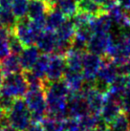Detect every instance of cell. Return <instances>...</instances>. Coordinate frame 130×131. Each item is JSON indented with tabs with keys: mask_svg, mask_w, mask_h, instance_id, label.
<instances>
[{
	"mask_svg": "<svg viewBox=\"0 0 130 131\" xmlns=\"http://www.w3.org/2000/svg\"><path fill=\"white\" fill-rule=\"evenodd\" d=\"M9 124L17 131H24L32 124V113L25 100L15 99L11 110L6 114Z\"/></svg>",
	"mask_w": 130,
	"mask_h": 131,
	"instance_id": "obj_1",
	"label": "cell"
},
{
	"mask_svg": "<svg viewBox=\"0 0 130 131\" xmlns=\"http://www.w3.org/2000/svg\"><path fill=\"white\" fill-rule=\"evenodd\" d=\"M28 108L32 113V123H41L47 116V102L44 89H29L24 97Z\"/></svg>",
	"mask_w": 130,
	"mask_h": 131,
	"instance_id": "obj_2",
	"label": "cell"
},
{
	"mask_svg": "<svg viewBox=\"0 0 130 131\" xmlns=\"http://www.w3.org/2000/svg\"><path fill=\"white\" fill-rule=\"evenodd\" d=\"M119 76L118 66L107 56L101 57V64L98 71L95 80V88L99 91L105 93L108 91L109 85Z\"/></svg>",
	"mask_w": 130,
	"mask_h": 131,
	"instance_id": "obj_3",
	"label": "cell"
},
{
	"mask_svg": "<svg viewBox=\"0 0 130 131\" xmlns=\"http://www.w3.org/2000/svg\"><path fill=\"white\" fill-rule=\"evenodd\" d=\"M29 90V85L27 83L23 73H16L4 77L3 84L0 88L1 95L8 96L14 99L23 98Z\"/></svg>",
	"mask_w": 130,
	"mask_h": 131,
	"instance_id": "obj_4",
	"label": "cell"
},
{
	"mask_svg": "<svg viewBox=\"0 0 130 131\" xmlns=\"http://www.w3.org/2000/svg\"><path fill=\"white\" fill-rule=\"evenodd\" d=\"M88 113H90V111L84 95L81 92H72L69 96L67 103L68 117L79 119Z\"/></svg>",
	"mask_w": 130,
	"mask_h": 131,
	"instance_id": "obj_5",
	"label": "cell"
},
{
	"mask_svg": "<svg viewBox=\"0 0 130 131\" xmlns=\"http://www.w3.org/2000/svg\"><path fill=\"white\" fill-rule=\"evenodd\" d=\"M66 69H67V65H66L64 57L53 54L50 57V60L48 64L46 80L50 82L62 80Z\"/></svg>",
	"mask_w": 130,
	"mask_h": 131,
	"instance_id": "obj_6",
	"label": "cell"
},
{
	"mask_svg": "<svg viewBox=\"0 0 130 131\" xmlns=\"http://www.w3.org/2000/svg\"><path fill=\"white\" fill-rule=\"evenodd\" d=\"M101 64V57L90 52H85L82 61V74L85 81H95Z\"/></svg>",
	"mask_w": 130,
	"mask_h": 131,
	"instance_id": "obj_7",
	"label": "cell"
},
{
	"mask_svg": "<svg viewBox=\"0 0 130 131\" xmlns=\"http://www.w3.org/2000/svg\"><path fill=\"white\" fill-rule=\"evenodd\" d=\"M81 93L85 97L90 113L101 115V109L104 104L105 94L99 91L95 87H83Z\"/></svg>",
	"mask_w": 130,
	"mask_h": 131,
	"instance_id": "obj_8",
	"label": "cell"
},
{
	"mask_svg": "<svg viewBox=\"0 0 130 131\" xmlns=\"http://www.w3.org/2000/svg\"><path fill=\"white\" fill-rule=\"evenodd\" d=\"M112 41L110 34H93V36L88 41L87 52L93 53L95 55L102 56L105 55L106 50Z\"/></svg>",
	"mask_w": 130,
	"mask_h": 131,
	"instance_id": "obj_9",
	"label": "cell"
},
{
	"mask_svg": "<svg viewBox=\"0 0 130 131\" xmlns=\"http://www.w3.org/2000/svg\"><path fill=\"white\" fill-rule=\"evenodd\" d=\"M55 8L48 0H31L27 16L34 21L45 20L48 13Z\"/></svg>",
	"mask_w": 130,
	"mask_h": 131,
	"instance_id": "obj_10",
	"label": "cell"
},
{
	"mask_svg": "<svg viewBox=\"0 0 130 131\" xmlns=\"http://www.w3.org/2000/svg\"><path fill=\"white\" fill-rule=\"evenodd\" d=\"M36 45L42 54H54L58 45V36L56 32L45 29L38 37Z\"/></svg>",
	"mask_w": 130,
	"mask_h": 131,
	"instance_id": "obj_11",
	"label": "cell"
},
{
	"mask_svg": "<svg viewBox=\"0 0 130 131\" xmlns=\"http://www.w3.org/2000/svg\"><path fill=\"white\" fill-rule=\"evenodd\" d=\"M123 111L121 102L105 96L104 104L101 109V117L107 124H111Z\"/></svg>",
	"mask_w": 130,
	"mask_h": 131,
	"instance_id": "obj_12",
	"label": "cell"
},
{
	"mask_svg": "<svg viewBox=\"0 0 130 131\" xmlns=\"http://www.w3.org/2000/svg\"><path fill=\"white\" fill-rule=\"evenodd\" d=\"M39 57L40 50L37 48V46L32 45L29 47H25L23 52L19 55V60H20L22 70L23 71L32 70Z\"/></svg>",
	"mask_w": 130,
	"mask_h": 131,
	"instance_id": "obj_13",
	"label": "cell"
},
{
	"mask_svg": "<svg viewBox=\"0 0 130 131\" xmlns=\"http://www.w3.org/2000/svg\"><path fill=\"white\" fill-rule=\"evenodd\" d=\"M63 80H65V82L67 83L72 92H81L85 83V79L82 72L73 71L68 68L65 71Z\"/></svg>",
	"mask_w": 130,
	"mask_h": 131,
	"instance_id": "obj_14",
	"label": "cell"
},
{
	"mask_svg": "<svg viewBox=\"0 0 130 131\" xmlns=\"http://www.w3.org/2000/svg\"><path fill=\"white\" fill-rule=\"evenodd\" d=\"M112 23L113 20L108 14H101L92 19L89 27L93 34H108Z\"/></svg>",
	"mask_w": 130,
	"mask_h": 131,
	"instance_id": "obj_15",
	"label": "cell"
},
{
	"mask_svg": "<svg viewBox=\"0 0 130 131\" xmlns=\"http://www.w3.org/2000/svg\"><path fill=\"white\" fill-rule=\"evenodd\" d=\"M0 71L4 75V77L20 73L22 71V67L19 60V56L12 54L2 59L0 61Z\"/></svg>",
	"mask_w": 130,
	"mask_h": 131,
	"instance_id": "obj_16",
	"label": "cell"
},
{
	"mask_svg": "<svg viewBox=\"0 0 130 131\" xmlns=\"http://www.w3.org/2000/svg\"><path fill=\"white\" fill-rule=\"evenodd\" d=\"M85 52L78 51L75 49H71L64 56L67 68L73 71H80L82 72V61L83 56Z\"/></svg>",
	"mask_w": 130,
	"mask_h": 131,
	"instance_id": "obj_17",
	"label": "cell"
},
{
	"mask_svg": "<svg viewBox=\"0 0 130 131\" xmlns=\"http://www.w3.org/2000/svg\"><path fill=\"white\" fill-rule=\"evenodd\" d=\"M76 31L77 28L72 19H66V21L56 31L58 40L72 43L73 38L76 35Z\"/></svg>",
	"mask_w": 130,
	"mask_h": 131,
	"instance_id": "obj_18",
	"label": "cell"
},
{
	"mask_svg": "<svg viewBox=\"0 0 130 131\" xmlns=\"http://www.w3.org/2000/svg\"><path fill=\"white\" fill-rule=\"evenodd\" d=\"M65 21H66V16L58 9L55 8L48 13L46 16V28L45 29L56 32Z\"/></svg>",
	"mask_w": 130,
	"mask_h": 131,
	"instance_id": "obj_19",
	"label": "cell"
},
{
	"mask_svg": "<svg viewBox=\"0 0 130 131\" xmlns=\"http://www.w3.org/2000/svg\"><path fill=\"white\" fill-rule=\"evenodd\" d=\"M56 8L69 18H72L79 13V5L76 0H60L56 4Z\"/></svg>",
	"mask_w": 130,
	"mask_h": 131,
	"instance_id": "obj_20",
	"label": "cell"
},
{
	"mask_svg": "<svg viewBox=\"0 0 130 131\" xmlns=\"http://www.w3.org/2000/svg\"><path fill=\"white\" fill-rule=\"evenodd\" d=\"M78 5H79V11L87 13L93 16H98L101 14H105L103 13L101 5L92 0H80L78 2Z\"/></svg>",
	"mask_w": 130,
	"mask_h": 131,
	"instance_id": "obj_21",
	"label": "cell"
},
{
	"mask_svg": "<svg viewBox=\"0 0 130 131\" xmlns=\"http://www.w3.org/2000/svg\"><path fill=\"white\" fill-rule=\"evenodd\" d=\"M109 131H130L129 117L125 113H121L119 116L108 124Z\"/></svg>",
	"mask_w": 130,
	"mask_h": 131,
	"instance_id": "obj_22",
	"label": "cell"
},
{
	"mask_svg": "<svg viewBox=\"0 0 130 131\" xmlns=\"http://www.w3.org/2000/svg\"><path fill=\"white\" fill-rule=\"evenodd\" d=\"M101 119V115H96L92 113H88L86 115L79 118L80 131H88L90 129H93L98 125Z\"/></svg>",
	"mask_w": 130,
	"mask_h": 131,
	"instance_id": "obj_23",
	"label": "cell"
},
{
	"mask_svg": "<svg viewBox=\"0 0 130 131\" xmlns=\"http://www.w3.org/2000/svg\"><path fill=\"white\" fill-rule=\"evenodd\" d=\"M49 60H50L49 55H47V54L40 55L39 58L37 59V61L36 62V64L34 65L31 71L41 79H46V72H47Z\"/></svg>",
	"mask_w": 130,
	"mask_h": 131,
	"instance_id": "obj_24",
	"label": "cell"
},
{
	"mask_svg": "<svg viewBox=\"0 0 130 131\" xmlns=\"http://www.w3.org/2000/svg\"><path fill=\"white\" fill-rule=\"evenodd\" d=\"M30 0H13L11 10L17 19L24 18L28 15Z\"/></svg>",
	"mask_w": 130,
	"mask_h": 131,
	"instance_id": "obj_25",
	"label": "cell"
},
{
	"mask_svg": "<svg viewBox=\"0 0 130 131\" xmlns=\"http://www.w3.org/2000/svg\"><path fill=\"white\" fill-rule=\"evenodd\" d=\"M41 125L44 131H64L63 121L56 119L54 117L46 116L41 121Z\"/></svg>",
	"mask_w": 130,
	"mask_h": 131,
	"instance_id": "obj_26",
	"label": "cell"
},
{
	"mask_svg": "<svg viewBox=\"0 0 130 131\" xmlns=\"http://www.w3.org/2000/svg\"><path fill=\"white\" fill-rule=\"evenodd\" d=\"M18 19L15 17L14 13L11 9H2L1 12V19H0V26L6 27L8 29L14 31V28L17 23Z\"/></svg>",
	"mask_w": 130,
	"mask_h": 131,
	"instance_id": "obj_27",
	"label": "cell"
},
{
	"mask_svg": "<svg viewBox=\"0 0 130 131\" xmlns=\"http://www.w3.org/2000/svg\"><path fill=\"white\" fill-rule=\"evenodd\" d=\"M95 16L89 15L87 13L84 12L79 11V13L76 15H74L72 18L74 24L76 26V28H81V27H85V26H89L90 22L92 21V19L94 18Z\"/></svg>",
	"mask_w": 130,
	"mask_h": 131,
	"instance_id": "obj_28",
	"label": "cell"
},
{
	"mask_svg": "<svg viewBox=\"0 0 130 131\" xmlns=\"http://www.w3.org/2000/svg\"><path fill=\"white\" fill-rule=\"evenodd\" d=\"M8 41H9V45H10L11 53L12 54H14V55L19 56L22 52H23V50L25 49L24 44L19 40V38L15 35V33L12 34V36L10 37V38H9Z\"/></svg>",
	"mask_w": 130,
	"mask_h": 131,
	"instance_id": "obj_29",
	"label": "cell"
},
{
	"mask_svg": "<svg viewBox=\"0 0 130 131\" xmlns=\"http://www.w3.org/2000/svg\"><path fill=\"white\" fill-rule=\"evenodd\" d=\"M63 129L64 131H80L79 119L73 117L66 118L63 120Z\"/></svg>",
	"mask_w": 130,
	"mask_h": 131,
	"instance_id": "obj_30",
	"label": "cell"
},
{
	"mask_svg": "<svg viewBox=\"0 0 130 131\" xmlns=\"http://www.w3.org/2000/svg\"><path fill=\"white\" fill-rule=\"evenodd\" d=\"M122 108L123 113L130 116V86L124 91L122 97Z\"/></svg>",
	"mask_w": 130,
	"mask_h": 131,
	"instance_id": "obj_31",
	"label": "cell"
},
{
	"mask_svg": "<svg viewBox=\"0 0 130 131\" xmlns=\"http://www.w3.org/2000/svg\"><path fill=\"white\" fill-rule=\"evenodd\" d=\"M15 99L11 98V97H8V96H4L1 95V98H0V107L1 109L3 110L4 112L7 114L11 108L13 107V104L15 102Z\"/></svg>",
	"mask_w": 130,
	"mask_h": 131,
	"instance_id": "obj_32",
	"label": "cell"
},
{
	"mask_svg": "<svg viewBox=\"0 0 130 131\" xmlns=\"http://www.w3.org/2000/svg\"><path fill=\"white\" fill-rule=\"evenodd\" d=\"M10 55H11V49L9 41L0 38V61Z\"/></svg>",
	"mask_w": 130,
	"mask_h": 131,
	"instance_id": "obj_33",
	"label": "cell"
},
{
	"mask_svg": "<svg viewBox=\"0 0 130 131\" xmlns=\"http://www.w3.org/2000/svg\"><path fill=\"white\" fill-rule=\"evenodd\" d=\"M118 70H119V75L130 77V58L123 65L118 66Z\"/></svg>",
	"mask_w": 130,
	"mask_h": 131,
	"instance_id": "obj_34",
	"label": "cell"
},
{
	"mask_svg": "<svg viewBox=\"0 0 130 131\" xmlns=\"http://www.w3.org/2000/svg\"><path fill=\"white\" fill-rule=\"evenodd\" d=\"M24 131H44L40 123H32L29 127Z\"/></svg>",
	"mask_w": 130,
	"mask_h": 131,
	"instance_id": "obj_35",
	"label": "cell"
},
{
	"mask_svg": "<svg viewBox=\"0 0 130 131\" xmlns=\"http://www.w3.org/2000/svg\"><path fill=\"white\" fill-rule=\"evenodd\" d=\"M117 2L125 11L130 12V0H117Z\"/></svg>",
	"mask_w": 130,
	"mask_h": 131,
	"instance_id": "obj_36",
	"label": "cell"
},
{
	"mask_svg": "<svg viewBox=\"0 0 130 131\" xmlns=\"http://www.w3.org/2000/svg\"><path fill=\"white\" fill-rule=\"evenodd\" d=\"M13 0H0L1 9H11Z\"/></svg>",
	"mask_w": 130,
	"mask_h": 131,
	"instance_id": "obj_37",
	"label": "cell"
},
{
	"mask_svg": "<svg viewBox=\"0 0 130 131\" xmlns=\"http://www.w3.org/2000/svg\"><path fill=\"white\" fill-rule=\"evenodd\" d=\"M2 131H17V130H16L15 128L13 127L11 124H9V122H7V123L3 125V127H2Z\"/></svg>",
	"mask_w": 130,
	"mask_h": 131,
	"instance_id": "obj_38",
	"label": "cell"
},
{
	"mask_svg": "<svg viewBox=\"0 0 130 131\" xmlns=\"http://www.w3.org/2000/svg\"><path fill=\"white\" fill-rule=\"evenodd\" d=\"M8 122V119H7V116L5 115L4 117H1L0 118V131H2V127H3V125L6 123Z\"/></svg>",
	"mask_w": 130,
	"mask_h": 131,
	"instance_id": "obj_39",
	"label": "cell"
},
{
	"mask_svg": "<svg viewBox=\"0 0 130 131\" xmlns=\"http://www.w3.org/2000/svg\"><path fill=\"white\" fill-rule=\"evenodd\" d=\"M3 80H4V75L1 73V71H0V88H1L2 84H3Z\"/></svg>",
	"mask_w": 130,
	"mask_h": 131,
	"instance_id": "obj_40",
	"label": "cell"
},
{
	"mask_svg": "<svg viewBox=\"0 0 130 131\" xmlns=\"http://www.w3.org/2000/svg\"><path fill=\"white\" fill-rule=\"evenodd\" d=\"M48 1H49V2H50L51 4H53L55 7H56V4L58 3V2H59L60 0H48Z\"/></svg>",
	"mask_w": 130,
	"mask_h": 131,
	"instance_id": "obj_41",
	"label": "cell"
},
{
	"mask_svg": "<svg viewBox=\"0 0 130 131\" xmlns=\"http://www.w3.org/2000/svg\"><path fill=\"white\" fill-rule=\"evenodd\" d=\"M92 1H94V2H96V3L100 4V5H101V4L104 2L105 0H92Z\"/></svg>",
	"mask_w": 130,
	"mask_h": 131,
	"instance_id": "obj_42",
	"label": "cell"
},
{
	"mask_svg": "<svg viewBox=\"0 0 130 131\" xmlns=\"http://www.w3.org/2000/svg\"><path fill=\"white\" fill-rule=\"evenodd\" d=\"M5 115H6V113L4 112L3 110L1 109V107H0V118H1V117H4Z\"/></svg>",
	"mask_w": 130,
	"mask_h": 131,
	"instance_id": "obj_43",
	"label": "cell"
},
{
	"mask_svg": "<svg viewBox=\"0 0 130 131\" xmlns=\"http://www.w3.org/2000/svg\"><path fill=\"white\" fill-rule=\"evenodd\" d=\"M1 12H2V9L0 7V19H1Z\"/></svg>",
	"mask_w": 130,
	"mask_h": 131,
	"instance_id": "obj_44",
	"label": "cell"
},
{
	"mask_svg": "<svg viewBox=\"0 0 130 131\" xmlns=\"http://www.w3.org/2000/svg\"><path fill=\"white\" fill-rule=\"evenodd\" d=\"M76 1H77V2H79V1H80V0H76Z\"/></svg>",
	"mask_w": 130,
	"mask_h": 131,
	"instance_id": "obj_45",
	"label": "cell"
},
{
	"mask_svg": "<svg viewBox=\"0 0 130 131\" xmlns=\"http://www.w3.org/2000/svg\"><path fill=\"white\" fill-rule=\"evenodd\" d=\"M0 98H1V93H0Z\"/></svg>",
	"mask_w": 130,
	"mask_h": 131,
	"instance_id": "obj_46",
	"label": "cell"
}]
</instances>
